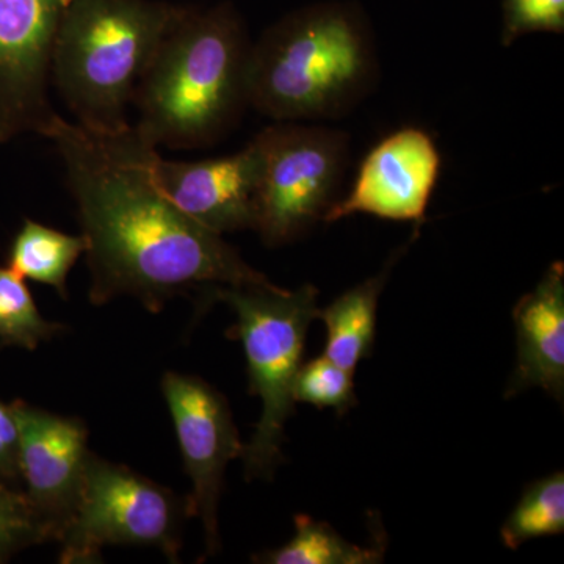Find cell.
<instances>
[{
  "label": "cell",
  "mask_w": 564,
  "mask_h": 564,
  "mask_svg": "<svg viewBox=\"0 0 564 564\" xmlns=\"http://www.w3.org/2000/svg\"><path fill=\"white\" fill-rule=\"evenodd\" d=\"M41 137L54 143L76 203L95 306L129 296L159 313L193 291L273 284L170 202L155 170L159 148L135 126L99 131L55 113Z\"/></svg>",
  "instance_id": "6da1fadb"
},
{
  "label": "cell",
  "mask_w": 564,
  "mask_h": 564,
  "mask_svg": "<svg viewBox=\"0 0 564 564\" xmlns=\"http://www.w3.org/2000/svg\"><path fill=\"white\" fill-rule=\"evenodd\" d=\"M20 432V475L33 510L57 543L69 521L90 458L82 419L17 400L10 404Z\"/></svg>",
  "instance_id": "30bf717a"
},
{
  "label": "cell",
  "mask_w": 564,
  "mask_h": 564,
  "mask_svg": "<svg viewBox=\"0 0 564 564\" xmlns=\"http://www.w3.org/2000/svg\"><path fill=\"white\" fill-rule=\"evenodd\" d=\"M533 32H564V0H505L503 46Z\"/></svg>",
  "instance_id": "44dd1931"
},
{
  "label": "cell",
  "mask_w": 564,
  "mask_h": 564,
  "mask_svg": "<svg viewBox=\"0 0 564 564\" xmlns=\"http://www.w3.org/2000/svg\"><path fill=\"white\" fill-rule=\"evenodd\" d=\"M162 392L192 481L188 514L202 521L207 555H215L220 551L218 503L223 478L229 462L242 455L243 444L228 400L202 378L166 372Z\"/></svg>",
  "instance_id": "ba28073f"
},
{
  "label": "cell",
  "mask_w": 564,
  "mask_h": 564,
  "mask_svg": "<svg viewBox=\"0 0 564 564\" xmlns=\"http://www.w3.org/2000/svg\"><path fill=\"white\" fill-rule=\"evenodd\" d=\"M20 432L10 404L0 402V477L21 488Z\"/></svg>",
  "instance_id": "7402d4cb"
},
{
  "label": "cell",
  "mask_w": 564,
  "mask_h": 564,
  "mask_svg": "<svg viewBox=\"0 0 564 564\" xmlns=\"http://www.w3.org/2000/svg\"><path fill=\"white\" fill-rule=\"evenodd\" d=\"M261 152L254 229L269 247L310 231L337 202L348 137L322 126L280 121L254 137Z\"/></svg>",
  "instance_id": "52a82bcc"
},
{
  "label": "cell",
  "mask_w": 564,
  "mask_h": 564,
  "mask_svg": "<svg viewBox=\"0 0 564 564\" xmlns=\"http://www.w3.org/2000/svg\"><path fill=\"white\" fill-rule=\"evenodd\" d=\"M69 0H0V147L41 132L57 111L50 99L55 39Z\"/></svg>",
  "instance_id": "9c48e42d"
},
{
  "label": "cell",
  "mask_w": 564,
  "mask_h": 564,
  "mask_svg": "<svg viewBox=\"0 0 564 564\" xmlns=\"http://www.w3.org/2000/svg\"><path fill=\"white\" fill-rule=\"evenodd\" d=\"M380 545H356L348 543L326 522L315 521L311 516L295 518V534L288 544L276 551L259 555L254 562L267 564H372L383 560Z\"/></svg>",
  "instance_id": "2e32d148"
},
{
  "label": "cell",
  "mask_w": 564,
  "mask_h": 564,
  "mask_svg": "<svg viewBox=\"0 0 564 564\" xmlns=\"http://www.w3.org/2000/svg\"><path fill=\"white\" fill-rule=\"evenodd\" d=\"M251 44L231 3L185 6L137 91V131L155 148L172 150L220 140L248 107Z\"/></svg>",
  "instance_id": "7a4b0ae2"
},
{
  "label": "cell",
  "mask_w": 564,
  "mask_h": 564,
  "mask_svg": "<svg viewBox=\"0 0 564 564\" xmlns=\"http://www.w3.org/2000/svg\"><path fill=\"white\" fill-rule=\"evenodd\" d=\"M293 400L313 406L333 408L339 414L347 413L358 403L352 373L337 366L325 355L302 364L293 381Z\"/></svg>",
  "instance_id": "d6986e66"
},
{
  "label": "cell",
  "mask_w": 564,
  "mask_h": 564,
  "mask_svg": "<svg viewBox=\"0 0 564 564\" xmlns=\"http://www.w3.org/2000/svg\"><path fill=\"white\" fill-rule=\"evenodd\" d=\"M564 532V474L554 473L527 486L500 530L505 547Z\"/></svg>",
  "instance_id": "e0dca14e"
},
{
  "label": "cell",
  "mask_w": 564,
  "mask_h": 564,
  "mask_svg": "<svg viewBox=\"0 0 564 564\" xmlns=\"http://www.w3.org/2000/svg\"><path fill=\"white\" fill-rule=\"evenodd\" d=\"M377 51L350 11L326 7L285 18L251 44L248 107L274 121L340 118L372 90Z\"/></svg>",
  "instance_id": "3957f363"
},
{
  "label": "cell",
  "mask_w": 564,
  "mask_h": 564,
  "mask_svg": "<svg viewBox=\"0 0 564 564\" xmlns=\"http://www.w3.org/2000/svg\"><path fill=\"white\" fill-rule=\"evenodd\" d=\"M65 332V325L41 315L31 289L10 267H0V344L35 350Z\"/></svg>",
  "instance_id": "ac0fdd59"
},
{
  "label": "cell",
  "mask_w": 564,
  "mask_h": 564,
  "mask_svg": "<svg viewBox=\"0 0 564 564\" xmlns=\"http://www.w3.org/2000/svg\"><path fill=\"white\" fill-rule=\"evenodd\" d=\"M158 180L170 202L193 221L223 236L254 229L261 152L252 139L243 150L206 161H166Z\"/></svg>",
  "instance_id": "7c38bea8"
},
{
  "label": "cell",
  "mask_w": 564,
  "mask_h": 564,
  "mask_svg": "<svg viewBox=\"0 0 564 564\" xmlns=\"http://www.w3.org/2000/svg\"><path fill=\"white\" fill-rule=\"evenodd\" d=\"M187 518V497L91 452L79 500L57 540L61 562L99 563L110 545L158 549L177 562Z\"/></svg>",
  "instance_id": "8992f818"
},
{
  "label": "cell",
  "mask_w": 564,
  "mask_h": 564,
  "mask_svg": "<svg viewBox=\"0 0 564 564\" xmlns=\"http://www.w3.org/2000/svg\"><path fill=\"white\" fill-rule=\"evenodd\" d=\"M87 250L84 236H70L25 218L11 240L9 267L24 280L55 289L68 299V276Z\"/></svg>",
  "instance_id": "9a60e30c"
},
{
  "label": "cell",
  "mask_w": 564,
  "mask_h": 564,
  "mask_svg": "<svg viewBox=\"0 0 564 564\" xmlns=\"http://www.w3.org/2000/svg\"><path fill=\"white\" fill-rule=\"evenodd\" d=\"M518 359L505 397L541 388L564 397V265L554 262L514 306Z\"/></svg>",
  "instance_id": "4fadbf2b"
},
{
  "label": "cell",
  "mask_w": 564,
  "mask_h": 564,
  "mask_svg": "<svg viewBox=\"0 0 564 564\" xmlns=\"http://www.w3.org/2000/svg\"><path fill=\"white\" fill-rule=\"evenodd\" d=\"M318 291L270 285H218L203 295L236 314L228 332L243 345L250 393L262 400V414L242 455L247 478L270 480L282 462L284 426L293 414V381L302 367L311 323L318 317Z\"/></svg>",
  "instance_id": "5b68a950"
},
{
  "label": "cell",
  "mask_w": 564,
  "mask_h": 564,
  "mask_svg": "<svg viewBox=\"0 0 564 564\" xmlns=\"http://www.w3.org/2000/svg\"><path fill=\"white\" fill-rule=\"evenodd\" d=\"M440 170L441 155L433 137L421 128L399 129L369 151L350 192L329 207L323 221L367 214L422 223Z\"/></svg>",
  "instance_id": "8fae6325"
},
{
  "label": "cell",
  "mask_w": 564,
  "mask_h": 564,
  "mask_svg": "<svg viewBox=\"0 0 564 564\" xmlns=\"http://www.w3.org/2000/svg\"><path fill=\"white\" fill-rule=\"evenodd\" d=\"M185 6L166 0H69L51 62V85L74 121L99 131L131 124L141 80Z\"/></svg>",
  "instance_id": "277c9868"
},
{
  "label": "cell",
  "mask_w": 564,
  "mask_h": 564,
  "mask_svg": "<svg viewBox=\"0 0 564 564\" xmlns=\"http://www.w3.org/2000/svg\"><path fill=\"white\" fill-rule=\"evenodd\" d=\"M50 541V529L33 510L24 491L0 477V563L9 562L24 549Z\"/></svg>",
  "instance_id": "ffe728a7"
},
{
  "label": "cell",
  "mask_w": 564,
  "mask_h": 564,
  "mask_svg": "<svg viewBox=\"0 0 564 564\" xmlns=\"http://www.w3.org/2000/svg\"><path fill=\"white\" fill-rule=\"evenodd\" d=\"M402 251L395 252L377 276L355 285L318 311L317 318L326 328L323 355L347 372L355 373L358 364L372 352L378 302Z\"/></svg>",
  "instance_id": "5bb4252c"
}]
</instances>
